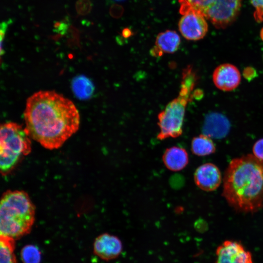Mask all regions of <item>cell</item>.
I'll return each instance as SVG.
<instances>
[{
	"mask_svg": "<svg viewBox=\"0 0 263 263\" xmlns=\"http://www.w3.org/2000/svg\"><path fill=\"white\" fill-rule=\"evenodd\" d=\"M28 136L44 148H60L78 130L80 115L74 103L54 91H38L26 101L24 111Z\"/></svg>",
	"mask_w": 263,
	"mask_h": 263,
	"instance_id": "6da1fadb",
	"label": "cell"
},
{
	"mask_svg": "<svg viewBox=\"0 0 263 263\" xmlns=\"http://www.w3.org/2000/svg\"><path fill=\"white\" fill-rule=\"evenodd\" d=\"M223 183L222 195L235 210L254 213L263 207V161L253 154L232 159Z\"/></svg>",
	"mask_w": 263,
	"mask_h": 263,
	"instance_id": "7a4b0ae2",
	"label": "cell"
},
{
	"mask_svg": "<svg viewBox=\"0 0 263 263\" xmlns=\"http://www.w3.org/2000/svg\"><path fill=\"white\" fill-rule=\"evenodd\" d=\"M35 208L27 193L8 190L0 205V235L15 240L28 233L35 221Z\"/></svg>",
	"mask_w": 263,
	"mask_h": 263,
	"instance_id": "3957f363",
	"label": "cell"
},
{
	"mask_svg": "<svg viewBox=\"0 0 263 263\" xmlns=\"http://www.w3.org/2000/svg\"><path fill=\"white\" fill-rule=\"evenodd\" d=\"M196 81V75L192 67L188 66L182 73L180 90L177 97L158 114L159 132L157 137L162 140L177 138L183 133V124L187 105L193 97L191 92Z\"/></svg>",
	"mask_w": 263,
	"mask_h": 263,
	"instance_id": "277c9868",
	"label": "cell"
},
{
	"mask_svg": "<svg viewBox=\"0 0 263 263\" xmlns=\"http://www.w3.org/2000/svg\"><path fill=\"white\" fill-rule=\"evenodd\" d=\"M30 137L20 125L4 123L0 129V169L2 175L8 173L22 156L31 150Z\"/></svg>",
	"mask_w": 263,
	"mask_h": 263,
	"instance_id": "5b68a950",
	"label": "cell"
},
{
	"mask_svg": "<svg viewBox=\"0 0 263 263\" xmlns=\"http://www.w3.org/2000/svg\"><path fill=\"white\" fill-rule=\"evenodd\" d=\"M180 12L191 8L198 11L217 28H224L236 19L242 0H179Z\"/></svg>",
	"mask_w": 263,
	"mask_h": 263,
	"instance_id": "8992f818",
	"label": "cell"
},
{
	"mask_svg": "<svg viewBox=\"0 0 263 263\" xmlns=\"http://www.w3.org/2000/svg\"><path fill=\"white\" fill-rule=\"evenodd\" d=\"M180 13L183 16L179 22V29L183 36L191 40H197L203 38L208 29L206 18L203 15L191 8Z\"/></svg>",
	"mask_w": 263,
	"mask_h": 263,
	"instance_id": "52a82bcc",
	"label": "cell"
},
{
	"mask_svg": "<svg viewBox=\"0 0 263 263\" xmlns=\"http://www.w3.org/2000/svg\"><path fill=\"white\" fill-rule=\"evenodd\" d=\"M215 263H253L251 252L239 242L226 240L216 250Z\"/></svg>",
	"mask_w": 263,
	"mask_h": 263,
	"instance_id": "ba28073f",
	"label": "cell"
},
{
	"mask_svg": "<svg viewBox=\"0 0 263 263\" xmlns=\"http://www.w3.org/2000/svg\"><path fill=\"white\" fill-rule=\"evenodd\" d=\"M222 175L219 168L211 163L203 164L198 167L194 174L196 185L206 191L216 190L222 182Z\"/></svg>",
	"mask_w": 263,
	"mask_h": 263,
	"instance_id": "9c48e42d",
	"label": "cell"
},
{
	"mask_svg": "<svg viewBox=\"0 0 263 263\" xmlns=\"http://www.w3.org/2000/svg\"><path fill=\"white\" fill-rule=\"evenodd\" d=\"M123 250V244L116 236L109 233L99 235L94 243V252L101 259L110 261L117 258Z\"/></svg>",
	"mask_w": 263,
	"mask_h": 263,
	"instance_id": "30bf717a",
	"label": "cell"
},
{
	"mask_svg": "<svg viewBox=\"0 0 263 263\" xmlns=\"http://www.w3.org/2000/svg\"><path fill=\"white\" fill-rule=\"evenodd\" d=\"M241 74L238 69L229 63L222 64L215 68L212 79L216 87L225 91L236 89L241 82Z\"/></svg>",
	"mask_w": 263,
	"mask_h": 263,
	"instance_id": "8fae6325",
	"label": "cell"
},
{
	"mask_svg": "<svg viewBox=\"0 0 263 263\" xmlns=\"http://www.w3.org/2000/svg\"><path fill=\"white\" fill-rule=\"evenodd\" d=\"M203 134L211 138L222 139L230 129L228 120L219 113H210L206 117L202 128Z\"/></svg>",
	"mask_w": 263,
	"mask_h": 263,
	"instance_id": "7c38bea8",
	"label": "cell"
},
{
	"mask_svg": "<svg viewBox=\"0 0 263 263\" xmlns=\"http://www.w3.org/2000/svg\"><path fill=\"white\" fill-rule=\"evenodd\" d=\"M180 41V36L176 32L168 30L162 32L156 37L155 45L150 51L151 55L157 57L164 53H173L178 49Z\"/></svg>",
	"mask_w": 263,
	"mask_h": 263,
	"instance_id": "4fadbf2b",
	"label": "cell"
},
{
	"mask_svg": "<svg viewBox=\"0 0 263 263\" xmlns=\"http://www.w3.org/2000/svg\"><path fill=\"white\" fill-rule=\"evenodd\" d=\"M162 160L168 169L173 171H178L187 166L189 158L185 149L173 146L165 150L162 156Z\"/></svg>",
	"mask_w": 263,
	"mask_h": 263,
	"instance_id": "5bb4252c",
	"label": "cell"
},
{
	"mask_svg": "<svg viewBox=\"0 0 263 263\" xmlns=\"http://www.w3.org/2000/svg\"><path fill=\"white\" fill-rule=\"evenodd\" d=\"M191 150L194 155L205 156L214 153L216 147L210 137L202 134L193 138Z\"/></svg>",
	"mask_w": 263,
	"mask_h": 263,
	"instance_id": "9a60e30c",
	"label": "cell"
},
{
	"mask_svg": "<svg viewBox=\"0 0 263 263\" xmlns=\"http://www.w3.org/2000/svg\"><path fill=\"white\" fill-rule=\"evenodd\" d=\"M72 88L75 95L80 99H87L92 95L94 86L92 81L84 75H78L72 81Z\"/></svg>",
	"mask_w": 263,
	"mask_h": 263,
	"instance_id": "2e32d148",
	"label": "cell"
},
{
	"mask_svg": "<svg viewBox=\"0 0 263 263\" xmlns=\"http://www.w3.org/2000/svg\"><path fill=\"white\" fill-rule=\"evenodd\" d=\"M15 239L5 236H0V263H17L14 253Z\"/></svg>",
	"mask_w": 263,
	"mask_h": 263,
	"instance_id": "e0dca14e",
	"label": "cell"
},
{
	"mask_svg": "<svg viewBox=\"0 0 263 263\" xmlns=\"http://www.w3.org/2000/svg\"><path fill=\"white\" fill-rule=\"evenodd\" d=\"M20 256L23 263H40V252L34 245L29 244L24 246L21 250Z\"/></svg>",
	"mask_w": 263,
	"mask_h": 263,
	"instance_id": "ac0fdd59",
	"label": "cell"
},
{
	"mask_svg": "<svg viewBox=\"0 0 263 263\" xmlns=\"http://www.w3.org/2000/svg\"><path fill=\"white\" fill-rule=\"evenodd\" d=\"M92 4L90 0H78L75 3L77 13L80 15H86L91 11Z\"/></svg>",
	"mask_w": 263,
	"mask_h": 263,
	"instance_id": "d6986e66",
	"label": "cell"
},
{
	"mask_svg": "<svg viewBox=\"0 0 263 263\" xmlns=\"http://www.w3.org/2000/svg\"><path fill=\"white\" fill-rule=\"evenodd\" d=\"M251 2L255 8L254 18L258 22L263 21V0H250Z\"/></svg>",
	"mask_w": 263,
	"mask_h": 263,
	"instance_id": "ffe728a7",
	"label": "cell"
},
{
	"mask_svg": "<svg viewBox=\"0 0 263 263\" xmlns=\"http://www.w3.org/2000/svg\"><path fill=\"white\" fill-rule=\"evenodd\" d=\"M70 26L68 19H65L55 21L53 26V31L57 34L63 36L67 33Z\"/></svg>",
	"mask_w": 263,
	"mask_h": 263,
	"instance_id": "44dd1931",
	"label": "cell"
},
{
	"mask_svg": "<svg viewBox=\"0 0 263 263\" xmlns=\"http://www.w3.org/2000/svg\"><path fill=\"white\" fill-rule=\"evenodd\" d=\"M253 155L259 160L263 161V138L257 140L254 144Z\"/></svg>",
	"mask_w": 263,
	"mask_h": 263,
	"instance_id": "7402d4cb",
	"label": "cell"
},
{
	"mask_svg": "<svg viewBox=\"0 0 263 263\" xmlns=\"http://www.w3.org/2000/svg\"><path fill=\"white\" fill-rule=\"evenodd\" d=\"M243 75L245 79L250 81L257 76V72L254 68L247 66L244 69Z\"/></svg>",
	"mask_w": 263,
	"mask_h": 263,
	"instance_id": "603a6c76",
	"label": "cell"
},
{
	"mask_svg": "<svg viewBox=\"0 0 263 263\" xmlns=\"http://www.w3.org/2000/svg\"><path fill=\"white\" fill-rule=\"evenodd\" d=\"M11 23V20H8L7 21H3L0 23V35L1 43L2 42V41L4 39L5 33L7 31L8 25Z\"/></svg>",
	"mask_w": 263,
	"mask_h": 263,
	"instance_id": "cb8c5ba5",
	"label": "cell"
},
{
	"mask_svg": "<svg viewBox=\"0 0 263 263\" xmlns=\"http://www.w3.org/2000/svg\"><path fill=\"white\" fill-rule=\"evenodd\" d=\"M260 37L261 39L263 41V28L261 29L260 32Z\"/></svg>",
	"mask_w": 263,
	"mask_h": 263,
	"instance_id": "d4e9b609",
	"label": "cell"
},
{
	"mask_svg": "<svg viewBox=\"0 0 263 263\" xmlns=\"http://www.w3.org/2000/svg\"></svg>",
	"mask_w": 263,
	"mask_h": 263,
	"instance_id": "484cf974",
	"label": "cell"
}]
</instances>
